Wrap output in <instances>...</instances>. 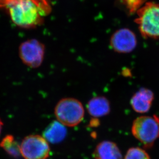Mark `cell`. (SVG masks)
<instances>
[{
	"label": "cell",
	"mask_w": 159,
	"mask_h": 159,
	"mask_svg": "<svg viewBox=\"0 0 159 159\" xmlns=\"http://www.w3.org/2000/svg\"><path fill=\"white\" fill-rule=\"evenodd\" d=\"M0 8L6 9L11 18L24 25L41 22L51 10L48 0H0Z\"/></svg>",
	"instance_id": "cell-1"
},
{
	"label": "cell",
	"mask_w": 159,
	"mask_h": 159,
	"mask_svg": "<svg viewBox=\"0 0 159 159\" xmlns=\"http://www.w3.org/2000/svg\"><path fill=\"white\" fill-rule=\"evenodd\" d=\"M135 22L141 35L145 39L159 38V4L147 2L137 11Z\"/></svg>",
	"instance_id": "cell-2"
},
{
	"label": "cell",
	"mask_w": 159,
	"mask_h": 159,
	"mask_svg": "<svg viewBox=\"0 0 159 159\" xmlns=\"http://www.w3.org/2000/svg\"><path fill=\"white\" fill-rule=\"evenodd\" d=\"M131 130L145 148H150L159 138V117L156 115L138 117L133 121Z\"/></svg>",
	"instance_id": "cell-3"
},
{
	"label": "cell",
	"mask_w": 159,
	"mask_h": 159,
	"mask_svg": "<svg viewBox=\"0 0 159 159\" xmlns=\"http://www.w3.org/2000/svg\"><path fill=\"white\" fill-rule=\"evenodd\" d=\"M57 120L67 127H75L83 120L85 110L81 101L74 98H65L58 101L54 109Z\"/></svg>",
	"instance_id": "cell-4"
},
{
	"label": "cell",
	"mask_w": 159,
	"mask_h": 159,
	"mask_svg": "<svg viewBox=\"0 0 159 159\" xmlns=\"http://www.w3.org/2000/svg\"><path fill=\"white\" fill-rule=\"evenodd\" d=\"M20 152L24 159H47L50 148L48 141L43 136L30 135L22 139Z\"/></svg>",
	"instance_id": "cell-5"
},
{
	"label": "cell",
	"mask_w": 159,
	"mask_h": 159,
	"mask_svg": "<svg viewBox=\"0 0 159 159\" xmlns=\"http://www.w3.org/2000/svg\"><path fill=\"white\" fill-rule=\"evenodd\" d=\"M18 53L24 64L31 68H37L44 60L45 46L36 39L27 40L20 44Z\"/></svg>",
	"instance_id": "cell-6"
},
{
	"label": "cell",
	"mask_w": 159,
	"mask_h": 159,
	"mask_svg": "<svg viewBox=\"0 0 159 159\" xmlns=\"http://www.w3.org/2000/svg\"><path fill=\"white\" fill-rule=\"evenodd\" d=\"M137 39L134 33L126 28L116 31L111 37L110 46L115 52L129 53L133 51L137 46Z\"/></svg>",
	"instance_id": "cell-7"
},
{
	"label": "cell",
	"mask_w": 159,
	"mask_h": 159,
	"mask_svg": "<svg viewBox=\"0 0 159 159\" xmlns=\"http://www.w3.org/2000/svg\"><path fill=\"white\" fill-rule=\"evenodd\" d=\"M155 98L152 90L146 88H141L133 95L130 103L134 111L139 113L148 112Z\"/></svg>",
	"instance_id": "cell-8"
},
{
	"label": "cell",
	"mask_w": 159,
	"mask_h": 159,
	"mask_svg": "<svg viewBox=\"0 0 159 159\" xmlns=\"http://www.w3.org/2000/svg\"><path fill=\"white\" fill-rule=\"evenodd\" d=\"M93 155L95 159H122V154L117 145L109 141L99 143Z\"/></svg>",
	"instance_id": "cell-9"
},
{
	"label": "cell",
	"mask_w": 159,
	"mask_h": 159,
	"mask_svg": "<svg viewBox=\"0 0 159 159\" xmlns=\"http://www.w3.org/2000/svg\"><path fill=\"white\" fill-rule=\"evenodd\" d=\"M87 111L93 117H101L107 115L110 112V103L104 96H96L92 98L87 104Z\"/></svg>",
	"instance_id": "cell-10"
},
{
	"label": "cell",
	"mask_w": 159,
	"mask_h": 159,
	"mask_svg": "<svg viewBox=\"0 0 159 159\" xmlns=\"http://www.w3.org/2000/svg\"><path fill=\"white\" fill-rule=\"evenodd\" d=\"M66 126L57 120L52 121L43 132V137L48 142L57 144L63 141L67 135Z\"/></svg>",
	"instance_id": "cell-11"
},
{
	"label": "cell",
	"mask_w": 159,
	"mask_h": 159,
	"mask_svg": "<svg viewBox=\"0 0 159 159\" xmlns=\"http://www.w3.org/2000/svg\"><path fill=\"white\" fill-rule=\"evenodd\" d=\"M0 147L12 158H18L21 155L20 145L12 135L8 134L2 139Z\"/></svg>",
	"instance_id": "cell-12"
},
{
	"label": "cell",
	"mask_w": 159,
	"mask_h": 159,
	"mask_svg": "<svg viewBox=\"0 0 159 159\" xmlns=\"http://www.w3.org/2000/svg\"><path fill=\"white\" fill-rule=\"evenodd\" d=\"M146 1V0H120L121 4L130 14L137 12Z\"/></svg>",
	"instance_id": "cell-13"
},
{
	"label": "cell",
	"mask_w": 159,
	"mask_h": 159,
	"mask_svg": "<svg viewBox=\"0 0 159 159\" xmlns=\"http://www.w3.org/2000/svg\"><path fill=\"white\" fill-rule=\"evenodd\" d=\"M125 159H151L147 152L139 147L129 149L125 155Z\"/></svg>",
	"instance_id": "cell-14"
},
{
	"label": "cell",
	"mask_w": 159,
	"mask_h": 159,
	"mask_svg": "<svg viewBox=\"0 0 159 159\" xmlns=\"http://www.w3.org/2000/svg\"><path fill=\"white\" fill-rule=\"evenodd\" d=\"M3 125H4V124H3V121L2 120L1 118H0V135H1L2 130L3 129Z\"/></svg>",
	"instance_id": "cell-15"
}]
</instances>
